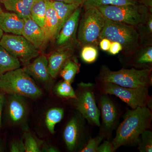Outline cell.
<instances>
[{
    "instance_id": "d6986e66",
    "label": "cell",
    "mask_w": 152,
    "mask_h": 152,
    "mask_svg": "<svg viewBox=\"0 0 152 152\" xmlns=\"http://www.w3.org/2000/svg\"><path fill=\"white\" fill-rule=\"evenodd\" d=\"M81 126L75 117L72 118L66 126L64 132V138L68 149L73 151L77 144Z\"/></svg>"
},
{
    "instance_id": "83f0119b",
    "label": "cell",
    "mask_w": 152,
    "mask_h": 152,
    "mask_svg": "<svg viewBox=\"0 0 152 152\" xmlns=\"http://www.w3.org/2000/svg\"><path fill=\"white\" fill-rule=\"evenodd\" d=\"M139 150L141 152H152V133L146 130L142 133L139 139Z\"/></svg>"
},
{
    "instance_id": "7c38bea8",
    "label": "cell",
    "mask_w": 152,
    "mask_h": 152,
    "mask_svg": "<svg viewBox=\"0 0 152 152\" xmlns=\"http://www.w3.org/2000/svg\"><path fill=\"white\" fill-rule=\"evenodd\" d=\"M7 103L8 115L11 122L15 124L23 122L27 114V107L24 97L10 95Z\"/></svg>"
},
{
    "instance_id": "74e56055",
    "label": "cell",
    "mask_w": 152,
    "mask_h": 152,
    "mask_svg": "<svg viewBox=\"0 0 152 152\" xmlns=\"http://www.w3.org/2000/svg\"><path fill=\"white\" fill-rule=\"evenodd\" d=\"M47 150L49 152H55L58 151V150L56 148H55L54 147H50L49 149H48Z\"/></svg>"
},
{
    "instance_id": "8992f818",
    "label": "cell",
    "mask_w": 152,
    "mask_h": 152,
    "mask_svg": "<svg viewBox=\"0 0 152 152\" xmlns=\"http://www.w3.org/2000/svg\"><path fill=\"white\" fill-rule=\"evenodd\" d=\"M84 9L79 23L78 40L83 46L91 45L96 47L106 18L97 8Z\"/></svg>"
},
{
    "instance_id": "4fadbf2b",
    "label": "cell",
    "mask_w": 152,
    "mask_h": 152,
    "mask_svg": "<svg viewBox=\"0 0 152 152\" xmlns=\"http://www.w3.org/2000/svg\"><path fill=\"white\" fill-rule=\"evenodd\" d=\"M24 20V25L22 35L34 47L39 50L45 46V35L43 30L30 18Z\"/></svg>"
},
{
    "instance_id": "7a4b0ae2",
    "label": "cell",
    "mask_w": 152,
    "mask_h": 152,
    "mask_svg": "<svg viewBox=\"0 0 152 152\" xmlns=\"http://www.w3.org/2000/svg\"><path fill=\"white\" fill-rule=\"evenodd\" d=\"M0 91L10 95L32 99L40 97L42 92L24 69L7 72L0 76Z\"/></svg>"
},
{
    "instance_id": "ba28073f",
    "label": "cell",
    "mask_w": 152,
    "mask_h": 152,
    "mask_svg": "<svg viewBox=\"0 0 152 152\" xmlns=\"http://www.w3.org/2000/svg\"><path fill=\"white\" fill-rule=\"evenodd\" d=\"M0 46L25 64L39 55V50L22 35L3 34L0 39Z\"/></svg>"
},
{
    "instance_id": "ab89813d",
    "label": "cell",
    "mask_w": 152,
    "mask_h": 152,
    "mask_svg": "<svg viewBox=\"0 0 152 152\" xmlns=\"http://www.w3.org/2000/svg\"><path fill=\"white\" fill-rule=\"evenodd\" d=\"M3 151V145L2 144L1 140L0 139V152H2Z\"/></svg>"
},
{
    "instance_id": "9a60e30c",
    "label": "cell",
    "mask_w": 152,
    "mask_h": 152,
    "mask_svg": "<svg viewBox=\"0 0 152 152\" xmlns=\"http://www.w3.org/2000/svg\"><path fill=\"white\" fill-rule=\"evenodd\" d=\"M24 22L15 13L3 12L0 16V28L5 33L22 35Z\"/></svg>"
},
{
    "instance_id": "b9f144b4",
    "label": "cell",
    "mask_w": 152,
    "mask_h": 152,
    "mask_svg": "<svg viewBox=\"0 0 152 152\" xmlns=\"http://www.w3.org/2000/svg\"><path fill=\"white\" fill-rule=\"evenodd\" d=\"M3 12L2 9H1V6H0V16H1V15Z\"/></svg>"
},
{
    "instance_id": "4dcf8cb0",
    "label": "cell",
    "mask_w": 152,
    "mask_h": 152,
    "mask_svg": "<svg viewBox=\"0 0 152 152\" xmlns=\"http://www.w3.org/2000/svg\"><path fill=\"white\" fill-rule=\"evenodd\" d=\"M103 137H96L91 139L88 142L83 148L82 149L81 152H97L98 147L103 140Z\"/></svg>"
},
{
    "instance_id": "52a82bcc",
    "label": "cell",
    "mask_w": 152,
    "mask_h": 152,
    "mask_svg": "<svg viewBox=\"0 0 152 152\" xmlns=\"http://www.w3.org/2000/svg\"><path fill=\"white\" fill-rule=\"evenodd\" d=\"M104 94L114 95L124 102L132 109L149 106L151 101L148 87L129 88L120 86L112 83H102Z\"/></svg>"
},
{
    "instance_id": "f1b7e54d",
    "label": "cell",
    "mask_w": 152,
    "mask_h": 152,
    "mask_svg": "<svg viewBox=\"0 0 152 152\" xmlns=\"http://www.w3.org/2000/svg\"><path fill=\"white\" fill-rule=\"evenodd\" d=\"M137 64H146L152 62V47L148 46L142 49L137 56L135 60Z\"/></svg>"
},
{
    "instance_id": "2e32d148",
    "label": "cell",
    "mask_w": 152,
    "mask_h": 152,
    "mask_svg": "<svg viewBox=\"0 0 152 152\" xmlns=\"http://www.w3.org/2000/svg\"><path fill=\"white\" fill-rule=\"evenodd\" d=\"M29 75L42 82H46L50 78L48 58L44 55L39 56L35 59L24 68Z\"/></svg>"
},
{
    "instance_id": "e575fe53",
    "label": "cell",
    "mask_w": 152,
    "mask_h": 152,
    "mask_svg": "<svg viewBox=\"0 0 152 152\" xmlns=\"http://www.w3.org/2000/svg\"><path fill=\"white\" fill-rule=\"evenodd\" d=\"M111 42L107 38H102L101 39L99 43L100 48L104 51H108L110 46Z\"/></svg>"
},
{
    "instance_id": "ffe728a7",
    "label": "cell",
    "mask_w": 152,
    "mask_h": 152,
    "mask_svg": "<svg viewBox=\"0 0 152 152\" xmlns=\"http://www.w3.org/2000/svg\"><path fill=\"white\" fill-rule=\"evenodd\" d=\"M51 2L52 5L56 11L58 20L59 33L63 25L69 18L70 16L76 9L79 7H81V6L77 4H67L61 2Z\"/></svg>"
},
{
    "instance_id": "cb8c5ba5",
    "label": "cell",
    "mask_w": 152,
    "mask_h": 152,
    "mask_svg": "<svg viewBox=\"0 0 152 152\" xmlns=\"http://www.w3.org/2000/svg\"><path fill=\"white\" fill-rule=\"evenodd\" d=\"M64 115V110L61 108H53L48 111L46 115L45 123L50 133L54 134L56 125L61 121Z\"/></svg>"
},
{
    "instance_id": "4316f807",
    "label": "cell",
    "mask_w": 152,
    "mask_h": 152,
    "mask_svg": "<svg viewBox=\"0 0 152 152\" xmlns=\"http://www.w3.org/2000/svg\"><path fill=\"white\" fill-rule=\"evenodd\" d=\"M56 91L57 94L61 97L75 99L77 98L75 92L71 86V83L64 80L57 85Z\"/></svg>"
},
{
    "instance_id": "836d02e7",
    "label": "cell",
    "mask_w": 152,
    "mask_h": 152,
    "mask_svg": "<svg viewBox=\"0 0 152 152\" xmlns=\"http://www.w3.org/2000/svg\"><path fill=\"white\" fill-rule=\"evenodd\" d=\"M122 50L123 47L121 44L117 42H112L108 52L111 55H116L118 54Z\"/></svg>"
},
{
    "instance_id": "8fae6325",
    "label": "cell",
    "mask_w": 152,
    "mask_h": 152,
    "mask_svg": "<svg viewBox=\"0 0 152 152\" xmlns=\"http://www.w3.org/2000/svg\"><path fill=\"white\" fill-rule=\"evenodd\" d=\"M74 44L61 47L53 52L48 58V70L50 77H56L66 62L74 53Z\"/></svg>"
},
{
    "instance_id": "e0dca14e",
    "label": "cell",
    "mask_w": 152,
    "mask_h": 152,
    "mask_svg": "<svg viewBox=\"0 0 152 152\" xmlns=\"http://www.w3.org/2000/svg\"><path fill=\"white\" fill-rule=\"evenodd\" d=\"M46 13L43 28L45 45L56 37L58 33L59 22L51 2L46 0Z\"/></svg>"
},
{
    "instance_id": "8d00e7d4",
    "label": "cell",
    "mask_w": 152,
    "mask_h": 152,
    "mask_svg": "<svg viewBox=\"0 0 152 152\" xmlns=\"http://www.w3.org/2000/svg\"><path fill=\"white\" fill-rule=\"evenodd\" d=\"M51 1L61 2L67 4H77L82 6L83 0H49Z\"/></svg>"
},
{
    "instance_id": "1f68e13d",
    "label": "cell",
    "mask_w": 152,
    "mask_h": 152,
    "mask_svg": "<svg viewBox=\"0 0 152 152\" xmlns=\"http://www.w3.org/2000/svg\"><path fill=\"white\" fill-rule=\"evenodd\" d=\"M10 151L11 152H25L24 142L23 139L17 141L13 142L11 144Z\"/></svg>"
},
{
    "instance_id": "44dd1931",
    "label": "cell",
    "mask_w": 152,
    "mask_h": 152,
    "mask_svg": "<svg viewBox=\"0 0 152 152\" xmlns=\"http://www.w3.org/2000/svg\"><path fill=\"white\" fill-rule=\"evenodd\" d=\"M20 62L0 46V76L7 72L18 69Z\"/></svg>"
},
{
    "instance_id": "d6a6232c",
    "label": "cell",
    "mask_w": 152,
    "mask_h": 152,
    "mask_svg": "<svg viewBox=\"0 0 152 152\" xmlns=\"http://www.w3.org/2000/svg\"><path fill=\"white\" fill-rule=\"evenodd\" d=\"M113 146L112 143L107 141H105L100 145L98 147L97 152H114Z\"/></svg>"
},
{
    "instance_id": "9c48e42d",
    "label": "cell",
    "mask_w": 152,
    "mask_h": 152,
    "mask_svg": "<svg viewBox=\"0 0 152 152\" xmlns=\"http://www.w3.org/2000/svg\"><path fill=\"white\" fill-rule=\"evenodd\" d=\"M79 86V91L75 99L77 110L90 124L100 126V112L96 104L93 84L81 83Z\"/></svg>"
},
{
    "instance_id": "f546056e",
    "label": "cell",
    "mask_w": 152,
    "mask_h": 152,
    "mask_svg": "<svg viewBox=\"0 0 152 152\" xmlns=\"http://www.w3.org/2000/svg\"><path fill=\"white\" fill-rule=\"evenodd\" d=\"M24 145L25 152H41L38 142L29 133L25 135Z\"/></svg>"
},
{
    "instance_id": "603a6c76",
    "label": "cell",
    "mask_w": 152,
    "mask_h": 152,
    "mask_svg": "<svg viewBox=\"0 0 152 152\" xmlns=\"http://www.w3.org/2000/svg\"><path fill=\"white\" fill-rule=\"evenodd\" d=\"M140 3L139 0H83L82 6L84 8L96 7L102 6H122L135 4Z\"/></svg>"
},
{
    "instance_id": "60d3db41",
    "label": "cell",
    "mask_w": 152,
    "mask_h": 152,
    "mask_svg": "<svg viewBox=\"0 0 152 152\" xmlns=\"http://www.w3.org/2000/svg\"><path fill=\"white\" fill-rule=\"evenodd\" d=\"M3 34H4V32L0 28V39H1L2 37Z\"/></svg>"
},
{
    "instance_id": "277c9868",
    "label": "cell",
    "mask_w": 152,
    "mask_h": 152,
    "mask_svg": "<svg viewBox=\"0 0 152 152\" xmlns=\"http://www.w3.org/2000/svg\"><path fill=\"white\" fill-rule=\"evenodd\" d=\"M102 38L118 42L127 54L134 53L140 46V35L135 26L106 18L99 40Z\"/></svg>"
},
{
    "instance_id": "ac0fdd59",
    "label": "cell",
    "mask_w": 152,
    "mask_h": 152,
    "mask_svg": "<svg viewBox=\"0 0 152 152\" xmlns=\"http://www.w3.org/2000/svg\"><path fill=\"white\" fill-rule=\"evenodd\" d=\"M35 0H0L7 10L15 13L23 19L30 18Z\"/></svg>"
},
{
    "instance_id": "30bf717a",
    "label": "cell",
    "mask_w": 152,
    "mask_h": 152,
    "mask_svg": "<svg viewBox=\"0 0 152 152\" xmlns=\"http://www.w3.org/2000/svg\"><path fill=\"white\" fill-rule=\"evenodd\" d=\"M81 12V8L80 7L75 10L63 25L56 37V45L57 46L61 47L73 44L78 27Z\"/></svg>"
},
{
    "instance_id": "5b68a950",
    "label": "cell",
    "mask_w": 152,
    "mask_h": 152,
    "mask_svg": "<svg viewBox=\"0 0 152 152\" xmlns=\"http://www.w3.org/2000/svg\"><path fill=\"white\" fill-rule=\"evenodd\" d=\"M97 8L106 19L135 27L145 24L149 16L148 6L140 3L122 6H102Z\"/></svg>"
},
{
    "instance_id": "6da1fadb",
    "label": "cell",
    "mask_w": 152,
    "mask_h": 152,
    "mask_svg": "<svg viewBox=\"0 0 152 152\" xmlns=\"http://www.w3.org/2000/svg\"><path fill=\"white\" fill-rule=\"evenodd\" d=\"M152 118L151 111L148 107L128 110L112 142L114 151L122 146L138 143L142 133L149 128Z\"/></svg>"
},
{
    "instance_id": "3957f363",
    "label": "cell",
    "mask_w": 152,
    "mask_h": 152,
    "mask_svg": "<svg viewBox=\"0 0 152 152\" xmlns=\"http://www.w3.org/2000/svg\"><path fill=\"white\" fill-rule=\"evenodd\" d=\"M151 73L150 69L138 70L132 68L113 71L103 66L99 78L102 83H112L125 88H143L148 87L151 84Z\"/></svg>"
},
{
    "instance_id": "5bb4252c",
    "label": "cell",
    "mask_w": 152,
    "mask_h": 152,
    "mask_svg": "<svg viewBox=\"0 0 152 152\" xmlns=\"http://www.w3.org/2000/svg\"><path fill=\"white\" fill-rule=\"evenodd\" d=\"M100 108L104 128L107 131H112L116 123L118 113L115 106L108 95L104 94L101 96Z\"/></svg>"
},
{
    "instance_id": "f35d334b",
    "label": "cell",
    "mask_w": 152,
    "mask_h": 152,
    "mask_svg": "<svg viewBox=\"0 0 152 152\" xmlns=\"http://www.w3.org/2000/svg\"><path fill=\"white\" fill-rule=\"evenodd\" d=\"M139 1H143V2L144 1H145V2L144 3V4L145 5H146L147 6H148V7L149 5L148 4H149L150 6H151V4L152 5V4H150V3L148 1V0H139ZM150 1H151V0H150Z\"/></svg>"
},
{
    "instance_id": "d4e9b609",
    "label": "cell",
    "mask_w": 152,
    "mask_h": 152,
    "mask_svg": "<svg viewBox=\"0 0 152 152\" xmlns=\"http://www.w3.org/2000/svg\"><path fill=\"white\" fill-rule=\"evenodd\" d=\"M79 71V66L76 60L69 59L63 66L59 73L64 80L72 83Z\"/></svg>"
},
{
    "instance_id": "d590c367",
    "label": "cell",
    "mask_w": 152,
    "mask_h": 152,
    "mask_svg": "<svg viewBox=\"0 0 152 152\" xmlns=\"http://www.w3.org/2000/svg\"><path fill=\"white\" fill-rule=\"evenodd\" d=\"M4 101V94L0 91V128L1 127L2 114Z\"/></svg>"
},
{
    "instance_id": "484cf974",
    "label": "cell",
    "mask_w": 152,
    "mask_h": 152,
    "mask_svg": "<svg viewBox=\"0 0 152 152\" xmlns=\"http://www.w3.org/2000/svg\"><path fill=\"white\" fill-rule=\"evenodd\" d=\"M80 56L85 63L91 64L95 62L98 56L96 47L91 45L83 46L81 51Z\"/></svg>"
},
{
    "instance_id": "7402d4cb",
    "label": "cell",
    "mask_w": 152,
    "mask_h": 152,
    "mask_svg": "<svg viewBox=\"0 0 152 152\" xmlns=\"http://www.w3.org/2000/svg\"><path fill=\"white\" fill-rule=\"evenodd\" d=\"M46 9V0H35L31 9V18L43 30L45 26Z\"/></svg>"
}]
</instances>
